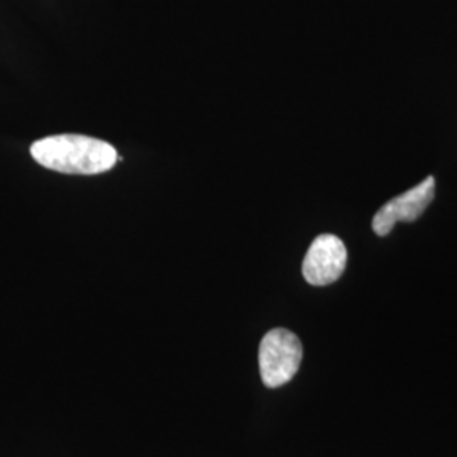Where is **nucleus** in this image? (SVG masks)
<instances>
[{"instance_id": "obj_4", "label": "nucleus", "mask_w": 457, "mask_h": 457, "mask_svg": "<svg viewBox=\"0 0 457 457\" xmlns=\"http://www.w3.org/2000/svg\"><path fill=\"white\" fill-rule=\"evenodd\" d=\"M436 195V179L428 177L409 192L386 202L373 219V230L378 236H388L396 222H413L430 205Z\"/></svg>"}, {"instance_id": "obj_3", "label": "nucleus", "mask_w": 457, "mask_h": 457, "mask_svg": "<svg viewBox=\"0 0 457 457\" xmlns=\"http://www.w3.org/2000/svg\"><path fill=\"white\" fill-rule=\"evenodd\" d=\"M347 264V249L334 234H322L313 239L305 260L303 278L313 287H326L343 277Z\"/></svg>"}, {"instance_id": "obj_1", "label": "nucleus", "mask_w": 457, "mask_h": 457, "mask_svg": "<svg viewBox=\"0 0 457 457\" xmlns=\"http://www.w3.org/2000/svg\"><path fill=\"white\" fill-rule=\"evenodd\" d=\"M36 163L66 175H98L119 162L115 147L96 137L60 134L36 141L31 146Z\"/></svg>"}, {"instance_id": "obj_2", "label": "nucleus", "mask_w": 457, "mask_h": 457, "mask_svg": "<svg viewBox=\"0 0 457 457\" xmlns=\"http://www.w3.org/2000/svg\"><path fill=\"white\" fill-rule=\"evenodd\" d=\"M303 349L292 330L273 328L260 344V373L268 388H279L294 379L300 370Z\"/></svg>"}]
</instances>
